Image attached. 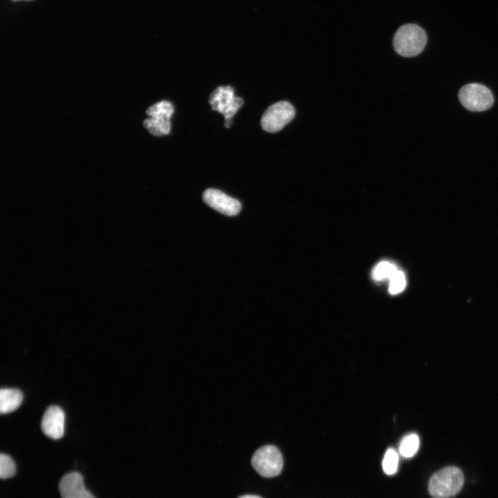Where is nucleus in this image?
<instances>
[{
  "mask_svg": "<svg viewBox=\"0 0 498 498\" xmlns=\"http://www.w3.org/2000/svg\"><path fill=\"white\" fill-rule=\"evenodd\" d=\"M14 1H20V0H14ZM26 1H30V0H26Z\"/></svg>",
  "mask_w": 498,
  "mask_h": 498,
  "instance_id": "18",
  "label": "nucleus"
},
{
  "mask_svg": "<svg viewBox=\"0 0 498 498\" xmlns=\"http://www.w3.org/2000/svg\"><path fill=\"white\" fill-rule=\"evenodd\" d=\"M174 111L172 104L166 100L160 101L147 110L151 118L144 122V126L154 136L167 135L170 131V118Z\"/></svg>",
  "mask_w": 498,
  "mask_h": 498,
  "instance_id": "7",
  "label": "nucleus"
},
{
  "mask_svg": "<svg viewBox=\"0 0 498 498\" xmlns=\"http://www.w3.org/2000/svg\"><path fill=\"white\" fill-rule=\"evenodd\" d=\"M406 286V279L403 271L398 269L389 279V292L397 294L402 292Z\"/></svg>",
  "mask_w": 498,
  "mask_h": 498,
  "instance_id": "16",
  "label": "nucleus"
},
{
  "mask_svg": "<svg viewBox=\"0 0 498 498\" xmlns=\"http://www.w3.org/2000/svg\"><path fill=\"white\" fill-rule=\"evenodd\" d=\"M62 498H95L86 489L83 477L79 472H71L64 475L59 483Z\"/></svg>",
  "mask_w": 498,
  "mask_h": 498,
  "instance_id": "10",
  "label": "nucleus"
},
{
  "mask_svg": "<svg viewBox=\"0 0 498 498\" xmlns=\"http://www.w3.org/2000/svg\"><path fill=\"white\" fill-rule=\"evenodd\" d=\"M398 454L393 448L388 449L383 457L382 466L384 472L387 475L394 474L398 470Z\"/></svg>",
  "mask_w": 498,
  "mask_h": 498,
  "instance_id": "14",
  "label": "nucleus"
},
{
  "mask_svg": "<svg viewBox=\"0 0 498 498\" xmlns=\"http://www.w3.org/2000/svg\"><path fill=\"white\" fill-rule=\"evenodd\" d=\"M461 104L471 111H483L490 109L494 103L491 91L479 83H470L462 86L459 92Z\"/></svg>",
  "mask_w": 498,
  "mask_h": 498,
  "instance_id": "4",
  "label": "nucleus"
},
{
  "mask_svg": "<svg viewBox=\"0 0 498 498\" xmlns=\"http://www.w3.org/2000/svg\"><path fill=\"white\" fill-rule=\"evenodd\" d=\"M209 102L212 109L221 113L225 118V127L232 124L231 118L243 104L241 98L235 97L234 89L230 86H219L212 92Z\"/></svg>",
  "mask_w": 498,
  "mask_h": 498,
  "instance_id": "5",
  "label": "nucleus"
},
{
  "mask_svg": "<svg viewBox=\"0 0 498 498\" xmlns=\"http://www.w3.org/2000/svg\"><path fill=\"white\" fill-rule=\"evenodd\" d=\"M204 202L216 211L227 216L237 214L241 208L240 202L216 189H208L203 194Z\"/></svg>",
  "mask_w": 498,
  "mask_h": 498,
  "instance_id": "8",
  "label": "nucleus"
},
{
  "mask_svg": "<svg viewBox=\"0 0 498 498\" xmlns=\"http://www.w3.org/2000/svg\"><path fill=\"white\" fill-rule=\"evenodd\" d=\"M23 400L21 391L14 388H2L0 391V412L8 414L17 409Z\"/></svg>",
  "mask_w": 498,
  "mask_h": 498,
  "instance_id": "11",
  "label": "nucleus"
},
{
  "mask_svg": "<svg viewBox=\"0 0 498 498\" xmlns=\"http://www.w3.org/2000/svg\"><path fill=\"white\" fill-rule=\"evenodd\" d=\"M463 482V474L459 468L445 467L432 476L428 490L434 498H450L461 490Z\"/></svg>",
  "mask_w": 498,
  "mask_h": 498,
  "instance_id": "1",
  "label": "nucleus"
},
{
  "mask_svg": "<svg viewBox=\"0 0 498 498\" xmlns=\"http://www.w3.org/2000/svg\"><path fill=\"white\" fill-rule=\"evenodd\" d=\"M295 114V109L290 102L279 101L265 111L261 119V127L270 133L279 131L293 119Z\"/></svg>",
  "mask_w": 498,
  "mask_h": 498,
  "instance_id": "6",
  "label": "nucleus"
},
{
  "mask_svg": "<svg viewBox=\"0 0 498 498\" xmlns=\"http://www.w3.org/2000/svg\"><path fill=\"white\" fill-rule=\"evenodd\" d=\"M16 466L12 459L6 454L0 455V477L8 479L15 475Z\"/></svg>",
  "mask_w": 498,
  "mask_h": 498,
  "instance_id": "15",
  "label": "nucleus"
},
{
  "mask_svg": "<svg viewBox=\"0 0 498 498\" xmlns=\"http://www.w3.org/2000/svg\"><path fill=\"white\" fill-rule=\"evenodd\" d=\"M398 268L394 264L383 261L378 263L373 270L372 277L376 281L390 279Z\"/></svg>",
  "mask_w": 498,
  "mask_h": 498,
  "instance_id": "13",
  "label": "nucleus"
},
{
  "mask_svg": "<svg viewBox=\"0 0 498 498\" xmlns=\"http://www.w3.org/2000/svg\"><path fill=\"white\" fill-rule=\"evenodd\" d=\"M420 441L417 434L412 433L405 436L399 444V453L405 458H411L416 454Z\"/></svg>",
  "mask_w": 498,
  "mask_h": 498,
  "instance_id": "12",
  "label": "nucleus"
},
{
  "mask_svg": "<svg viewBox=\"0 0 498 498\" xmlns=\"http://www.w3.org/2000/svg\"><path fill=\"white\" fill-rule=\"evenodd\" d=\"M427 42L425 32L415 24H405L396 32L393 45L396 52L401 56L414 57L422 52Z\"/></svg>",
  "mask_w": 498,
  "mask_h": 498,
  "instance_id": "2",
  "label": "nucleus"
},
{
  "mask_svg": "<svg viewBox=\"0 0 498 498\" xmlns=\"http://www.w3.org/2000/svg\"><path fill=\"white\" fill-rule=\"evenodd\" d=\"M65 414L58 406L51 405L45 411L41 427L44 434L53 439H61L64 433Z\"/></svg>",
  "mask_w": 498,
  "mask_h": 498,
  "instance_id": "9",
  "label": "nucleus"
},
{
  "mask_svg": "<svg viewBox=\"0 0 498 498\" xmlns=\"http://www.w3.org/2000/svg\"><path fill=\"white\" fill-rule=\"evenodd\" d=\"M253 468L264 477L279 475L283 468V457L279 449L273 445L258 448L251 459Z\"/></svg>",
  "mask_w": 498,
  "mask_h": 498,
  "instance_id": "3",
  "label": "nucleus"
},
{
  "mask_svg": "<svg viewBox=\"0 0 498 498\" xmlns=\"http://www.w3.org/2000/svg\"><path fill=\"white\" fill-rule=\"evenodd\" d=\"M239 498H261V497L257 496V495H246L241 496Z\"/></svg>",
  "mask_w": 498,
  "mask_h": 498,
  "instance_id": "17",
  "label": "nucleus"
}]
</instances>
